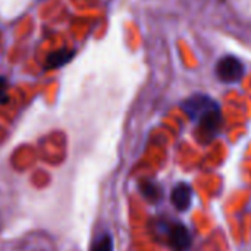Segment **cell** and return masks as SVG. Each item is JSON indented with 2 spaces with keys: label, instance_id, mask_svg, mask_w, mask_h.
<instances>
[{
  "label": "cell",
  "instance_id": "cell-1",
  "mask_svg": "<svg viewBox=\"0 0 251 251\" xmlns=\"http://www.w3.org/2000/svg\"><path fill=\"white\" fill-rule=\"evenodd\" d=\"M216 72L224 82H237L244 75V66L237 57L225 56L219 60L216 66Z\"/></svg>",
  "mask_w": 251,
  "mask_h": 251
},
{
  "label": "cell",
  "instance_id": "cell-2",
  "mask_svg": "<svg viewBox=\"0 0 251 251\" xmlns=\"http://www.w3.org/2000/svg\"><path fill=\"white\" fill-rule=\"evenodd\" d=\"M215 107H218V104L210 97L203 96V94H196L182 103V109L191 119H200L206 112Z\"/></svg>",
  "mask_w": 251,
  "mask_h": 251
},
{
  "label": "cell",
  "instance_id": "cell-3",
  "mask_svg": "<svg viewBox=\"0 0 251 251\" xmlns=\"http://www.w3.org/2000/svg\"><path fill=\"white\" fill-rule=\"evenodd\" d=\"M169 244L175 251H185L191 246V235L182 224H175L169 231Z\"/></svg>",
  "mask_w": 251,
  "mask_h": 251
},
{
  "label": "cell",
  "instance_id": "cell-4",
  "mask_svg": "<svg viewBox=\"0 0 251 251\" xmlns=\"http://www.w3.org/2000/svg\"><path fill=\"white\" fill-rule=\"evenodd\" d=\"M171 200L175 206L176 210L179 212H185L190 209L191 206V201H193V191H191V187L185 182H181L178 184L174 190H172V194H171Z\"/></svg>",
  "mask_w": 251,
  "mask_h": 251
},
{
  "label": "cell",
  "instance_id": "cell-5",
  "mask_svg": "<svg viewBox=\"0 0 251 251\" xmlns=\"http://www.w3.org/2000/svg\"><path fill=\"white\" fill-rule=\"evenodd\" d=\"M200 129L201 132H204L206 135H210L213 137L218 129H219V125H221V112H219V107H215L209 112H206L200 119Z\"/></svg>",
  "mask_w": 251,
  "mask_h": 251
},
{
  "label": "cell",
  "instance_id": "cell-6",
  "mask_svg": "<svg viewBox=\"0 0 251 251\" xmlns=\"http://www.w3.org/2000/svg\"><path fill=\"white\" fill-rule=\"evenodd\" d=\"M75 56V50L72 49H62V50H57L51 54L47 56V60H46V69H56V68H60V66H65L66 63H69L72 60V57Z\"/></svg>",
  "mask_w": 251,
  "mask_h": 251
},
{
  "label": "cell",
  "instance_id": "cell-7",
  "mask_svg": "<svg viewBox=\"0 0 251 251\" xmlns=\"http://www.w3.org/2000/svg\"><path fill=\"white\" fill-rule=\"evenodd\" d=\"M91 251H113V240L109 234H103L94 244Z\"/></svg>",
  "mask_w": 251,
  "mask_h": 251
},
{
  "label": "cell",
  "instance_id": "cell-8",
  "mask_svg": "<svg viewBox=\"0 0 251 251\" xmlns=\"http://www.w3.org/2000/svg\"><path fill=\"white\" fill-rule=\"evenodd\" d=\"M141 191L143 194L150 200V201H156L159 197H160V193H159V188L151 184V182H143L141 184Z\"/></svg>",
  "mask_w": 251,
  "mask_h": 251
},
{
  "label": "cell",
  "instance_id": "cell-9",
  "mask_svg": "<svg viewBox=\"0 0 251 251\" xmlns=\"http://www.w3.org/2000/svg\"><path fill=\"white\" fill-rule=\"evenodd\" d=\"M6 90H7V84H6V79L3 76H0V104L6 103L7 101V94H6Z\"/></svg>",
  "mask_w": 251,
  "mask_h": 251
}]
</instances>
